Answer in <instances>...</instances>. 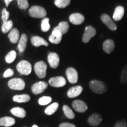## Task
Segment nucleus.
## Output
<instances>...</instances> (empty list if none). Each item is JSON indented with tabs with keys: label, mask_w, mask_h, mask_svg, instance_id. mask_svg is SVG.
<instances>
[{
	"label": "nucleus",
	"mask_w": 127,
	"mask_h": 127,
	"mask_svg": "<svg viewBox=\"0 0 127 127\" xmlns=\"http://www.w3.org/2000/svg\"><path fill=\"white\" fill-rule=\"evenodd\" d=\"M89 86L94 93L102 94L107 91L108 87L104 82L98 80H92L89 83Z\"/></svg>",
	"instance_id": "f257e3e1"
},
{
	"label": "nucleus",
	"mask_w": 127,
	"mask_h": 127,
	"mask_svg": "<svg viewBox=\"0 0 127 127\" xmlns=\"http://www.w3.org/2000/svg\"><path fill=\"white\" fill-rule=\"evenodd\" d=\"M29 14L31 17L36 18H41L47 15V11L43 7L35 5L30 8Z\"/></svg>",
	"instance_id": "f03ea898"
},
{
	"label": "nucleus",
	"mask_w": 127,
	"mask_h": 127,
	"mask_svg": "<svg viewBox=\"0 0 127 127\" xmlns=\"http://www.w3.org/2000/svg\"><path fill=\"white\" fill-rule=\"evenodd\" d=\"M17 69L22 75H28L32 71V65L27 61H21L17 65Z\"/></svg>",
	"instance_id": "7ed1b4c3"
},
{
	"label": "nucleus",
	"mask_w": 127,
	"mask_h": 127,
	"mask_svg": "<svg viewBox=\"0 0 127 127\" xmlns=\"http://www.w3.org/2000/svg\"><path fill=\"white\" fill-rule=\"evenodd\" d=\"M47 64L44 61H38L34 65V71L39 78H44L47 75Z\"/></svg>",
	"instance_id": "20e7f679"
},
{
	"label": "nucleus",
	"mask_w": 127,
	"mask_h": 127,
	"mask_svg": "<svg viewBox=\"0 0 127 127\" xmlns=\"http://www.w3.org/2000/svg\"><path fill=\"white\" fill-rule=\"evenodd\" d=\"M9 88L13 90H23L25 87V83L23 79L21 78H12L8 83Z\"/></svg>",
	"instance_id": "39448f33"
},
{
	"label": "nucleus",
	"mask_w": 127,
	"mask_h": 127,
	"mask_svg": "<svg viewBox=\"0 0 127 127\" xmlns=\"http://www.w3.org/2000/svg\"><path fill=\"white\" fill-rule=\"evenodd\" d=\"M95 35H96V30L91 25L86 27L82 36V42L84 43H88L92 38L94 37Z\"/></svg>",
	"instance_id": "423d86ee"
},
{
	"label": "nucleus",
	"mask_w": 127,
	"mask_h": 127,
	"mask_svg": "<svg viewBox=\"0 0 127 127\" xmlns=\"http://www.w3.org/2000/svg\"><path fill=\"white\" fill-rule=\"evenodd\" d=\"M101 20L108 28L111 31H115L117 29V26L114 21L111 19L109 15L107 14H102L101 15Z\"/></svg>",
	"instance_id": "0eeeda50"
},
{
	"label": "nucleus",
	"mask_w": 127,
	"mask_h": 127,
	"mask_svg": "<svg viewBox=\"0 0 127 127\" xmlns=\"http://www.w3.org/2000/svg\"><path fill=\"white\" fill-rule=\"evenodd\" d=\"M48 87V84L44 81H39L34 84L31 87V91L34 94L38 95L45 91Z\"/></svg>",
	"instance_id": "6e6552de"
},
{
	"label": "nucleus",
	"mask_w": 127,
	"mask_h": 127,
	"mask_svg": "<svg viewBox=\"0 0 127 127\" xmlns=\"http://www.w3.org/2000/svg\"><path fill=\"white\" fill-rule=\"evenodd\" d=\"M65 74L68 81L71 84L77 83L78 79V75L75 68L72 67L68 68L66 70Z\"/></svg>",
	"instance_id": "1a4fd4ad"
},
{
	"label": "nucleus",
	"mask_w": 127,
	"mask_h": 127,
	"mask_svg": "<svg viewBox=\"0 0 127 127\" xmlns=\"http://www.w3.org/2000/svg\"><path fill=\"white\" fill-rule=\"evenodd\" d=\"M72 107L75 111L77 112L83 113L85 112L88 109V106L86 103L81 100L77 99L73 101L72 104Z\"/></svg>",
	"instance_id": "9d476101"
},
{
	"label": "nucleus",
	"mask_w": 127,
	"mask_h": 127,
	"mask_svg": "<svg viewBox=\"0 0 127 127\" xmlns=\"http://www.w3.org/2000/svg\"><path fill=\"white\" fill-rule=\"evenodd\" d=\"M49 84L51 86L60 88L66 85V80L63 77H52L49 80Z\"/></svg>",
	"instance_id": "9b49d317"
},
{
	"label": "nucleus",
	"mask_w": 127,
	"mask_h": 127,
	"mask_svg": "<svg viewBox=\"0 0 127 127\" xmlns=\"http://www.w3.org/2000/svg\"><path fill=\"white\" fill-rule=\"evenodd\" d=\"M48 62L50 66L52 68L58 67L60 63V57L55 52H50L48 55Z\"/></svg>",
	"instance_id": "f8f14e48"
},
{
	"label": "nucleus",
	"mask_w": 127,
	"mask_h": 127,
	"mask_svg": "<svg viewBox=\"0 0 127 127\" xmlns=\"http://www.w3.org/2000/svg\"><path fill=\"white\" fill-rule=\"evenodd\" d=\"M69 20L72 24L80 25L84 23L85 17L80 13H74L69 16Z\"/></svg>",
	"instance_id": "ddd939ff"
},
{
	"label": "nucleus",
	"mask_w": 127,
	"mask_h": 127,
	"mask_svg": "<svg viewBox=\"0 0 127 127\" xmlns=\"http://www.w3.org/2000/svg\"><path fill=\"white\" fill-rule=\"evenodd\" d=\"M63 34L59 31L56 30H53L51 34L49 37V41L52 44H58L61 42Z\"/></svg>",
	"instance_id": "4468645a"
},
{
	"label": "nucleus",
	"mask_w": 127,
	"mask_h": 127,
	"mask_svg": "<svg viewBox=\"0 0 127 127\" xmlns=\"http://www.w3.org/2000/svg\"><path fill=\"white\" fill-rule=\"evenodd\" d=\"M102 117L98 113H94L88 119V123L91 126H97L102 122Z\"/></svg>",
	"instance_id": "2eb2a0df"
},
{
	"label": "nucleus",
	"mask_w": 127,
	"mask_h": 127,
	"mask_svg": "<svg viewBox=\"0 0 127 127\" xmlns=\"http://www.w3.org/2000/svg\"><path fill=\"white\" fill-rule=\"evenodd\" d=\"M82 90H83V88L79 85L71 87L67 92V96L70 98H75L81 94Z\"/></svg>",
	"instance_id": "dca6fc26"
},
{
	"label": "nucleus",
	"mask_w": 127,
	"mask_h": 127,
	"mask_svg": "<svg viewBox=\"0 0 127 127\" xmlns=\"http://www.w3.org/2000/svg\"><path fill=\"white\" fill-rule=\"evenodd\" d=\"M102 48L105 52L107 54H110L114 51L115 49V42L112 39H107L102 44Z\"/></svg>",
	"instance_id": "f3484780"
},
{
	"label": "nucleus",
	"mask_w": 127,
	"mask_h": 127,
	"mask_svg": "<svg viewBox=\"0 0 127 127\" xmlns=\"http://www.w3.org/2000/svg\"><path fill=\"white\" fill-rule=\"evenodd\" d=\"M124 8L123 6H118L115 8L112 18L115 21H119L123 18L124 15Z\"/></svg>",
	"instance_id": "a211bd4d"
},
{
	"label": "nucleus",
	"mask_w": 127,
	"mask_h": 127,
	"mask_svg": "<svg viewBox=\"0 0 127 127\" xmlns=\"http://www.w3.org/2000/svg\"><path fill=\"white\" fill-rule=\"evenodd\" d=\"M31 43L34 47H38L41 45H44L47 47L48 45V43L45 39L38 36H34L31 38Z\"/></svg>",
	"instance_id": "6ab92c4d"
},
{
	"label": "nucleus",
	"mask_w": 127,
	"mask_h": 127,
	"mask_svg": "<svg viewBox=\"0 0 127 127\" xmlns=\"http://www.w3.org/2000/svg\"><path fill=\"white\" fill-rule=\"evenodd\" d=\"M15 119L11 117H4L0 118V126L10 127L15 124Z\"/></svg>",
	"instance_id": "aec40b11"
},
{
	"label": "nucleus",
	"mask_w": 127,
	"mask_h": 127,
	"mask_svg": "<svg viewBox=\"0 0 127 127\" xmlns=\"http://www.w3.org/2000/svg\"><path fill=\"white\" fill-rule=\"evenodd\" d=\"M27 40L28 37L27 35L25 34H22L20 39H19L18 44V48L20 52H23L25 51L27 47Z\"/></svg>",
	"instance_id": "412c9836"
},
{
	"label": "nucleus",
	"mask_w": 127,
	"mask_h": 127,
	"mask_svg": "<svg viewBox=\"0 0 127 127\" xmlns=\"http://www.w3.org/2000/svg\"><path fill=\"white\" fill-rule=\"evenodd\" d=\"M8 38L11 42L13 44H16L20 39V32L16 28H13L9 32L8 34Z\"/></svg>",
	"instance_id": "4be33fe9"
},
{
	"label": "nucleus",
	"mask_w": 127,
	"mask_h": 127,
	"mask_svg": "<svg viewBox=\"0 0 127 127\" xmlns=\"http://www.w3.org/2000/svg\"><path fill=\"white\" fill-rule=\"evenodd\" d=\"M10 112L13 115L20 118H25L26 116V111L20 107H14L11 109Z\"/></svg>",
	"instance_id": "5701e85b"
},
{
	"label": "nucleus",
	"mask_w": 127,
	"mask_h": 127,
	"mask_svg": "<svg viewBox=\"0 0 127 127\" xmlns=\"http://www.w3.org/2000/svg\"><path fill=\"white\" fill-rule=\"evenodd\" d=\"M12 100L15 102L24 103L27 102L30 100V96L28 94L16 95L12 98Z\"/></svg>",
	"instance_id": "b1692460"
},
{
	"label": "nucleus",
	"mask_w": 127,
	"mask_h": 127,
	"mask_svg": "<svg viewBox=\"0 0 127 127\" xmlns=\"http://www.w3.org/2000/svg\"><path fill=\"white\" fill-rule=\"evenodd\" d=\"M69 24H68L67 22L62 21L58 25V26H57L56 27L54 28V30H58L62 34L64 35L67 32L68 30H69Z\"/></svg>",
	"instance_id": "393cba45"
},
{
	"label": "nucleus",
	"mask_w": 127,
	"mask_h": 127,
	"mask_svg": "<svg viewBox=\"0 0 127 127\" xmlns=\"http://www.w3.org/2000/svg\"><path fill=\"white\" fill-rule=\"evenodd\" d=\"M58 107H59V104L58 102L52 103L45 109V114L48 115H51L56 112Z\"/></svg>",
	"instance_id": "a878e982"
},
{
	"label": "nucleus",
	"mask_w": 127,
	"mask_h": 127,
	"mask_svg": "<svg viewBox=\"0 0 127 127\" xmlns=\"http://www.w3.org/2000/svg\"><path fill=\"white\" fill-rule=\"evenodd\" d=\"M63 109L65 115L66 116V118L70 120H72L75 118V114L74 113L72 109L68 107L66 105H64L63 107Z\"/></svg>",
	"instance_id": "bb28decb"
},
{
	"label": "nucleus",
	"mask_w": 127,
	"mask_h": 127,
	"mask_svg": "<svg viewBox=\"0 0 127 127\" xmlns=\"http://www.w3.org/2000/svg\"><path fill=\"white\" fill-rule=\"evenodd\" d=\"M12 27H13V23H12V21L9 20L6 23H4L3 24L2 28H1L2 32L5 34V33H7L9 31H11Z\"/></svg>",
	"instance_id": "cd10ccee"
},
{
	"label": "nucleus",
	"mask_w": 127,
	"mask_h": 127,
	"mask_svg": "<svg viewBox=\"0 0 127 127\" xmlns=\"http://www.w3.org/2000/svg\"><path fill=\"white\" fill-rule=\"evenodd\" d=\"M71 0H55L54 4L57 7L64 8L68 6L70 4Z\"/></svg>",
	"instance_id": "c85d7f7f"
},
{
	"label": "nucleus",
	"mask_w": 127,
	"mask_h": 127,
	"mask_svg": "<svg viewBox=\"0 0 127 127\" xmlns=\"http://www.w3.org/2000/svg\"><path fill=\"white\" fill-rule=\"evenodd\" d=\"M49 21H50V20L48 18H44L42 20L41 28V30L43 32H47L50 30L51 26L50 23H49Z\"/></svg>",
	"instance_id": "c756f323"
},
{
	"label": "nucleus",
	"mask_w": 127,
	"mask_h": 127,
	"mask_svg": "<svg viewBox=\"0 0 127 127\" xmlns=\"http://www.w3.org/2000/svg\"><path fill=\"white\" fill-rule=\"evenodd\" d=\"M16 57H17V52L15 51H11L6 55L5 61L8 64L12 63L15 61Z\"/></svg>",
	"instance_id": "7c9ffc66"
},
{
	"label": "nucleus",
	"mask_w": 127,
	"mask_h": 127,
	"mask_svg": "<svg viewBox=\"0 0 127 127\" xmlns=\"http://www.w3.org/2000/svg\"><path fill=\"white\" fill-rule=\"evenodd\" d=\"M120 81L122 84H127V65L124 66L120 76Z\"/></svg>",
	"instance_id": "2f4dec72"
},
{
	"label": "nucleus",
	"mask_w": 127,
	"mask_h": 127,
	"mask_svg": "<svg viewBox=\"0 0 127 127\" xmlns=\"http://www.w3.org/2000/svg\"><path fill=\"white\" fill-rule=\"evenodd\" d=\"M52 98L51 96H44L38 99V104L40 105H46L51 102Z\"/></svg>",
	"instance_id": "473e14b6"
},
{
	"label": "nucleus",
	"mask_w": 127,
	"mask_h": 127,
	"mask_svg": "<svg viewBox=\"0 0 127 127\" xmlns=\"http://www.w3.org/2000/svg\"><path fill=\"white\" fill-rule=\"evenodd\" d=\"M19 8L21 9H25L29 7L28 0H17Z\"/></svg>",
	"instance_id": "72a5a7b5"
},
{
	"label": "nucleus",
	"mask_w": 127,
	"mask_h": 127,
	"mask_svg": "<svg viewBox=\"0 0 127 127\" xmlns=\"http://www.w3.org/2000/svg\"><path fill=\"white\" fill-rule=\"evenodd\" d=\"M9 17V12L7 11L6 8H4L2 11V20L3 23H6V22L8 21V20Z\"/></svg>",
	"instance_id": "f704fd0d"
},
{
	"label": "nucleus",
	"mask_w": 127,
	"mask_h": 127,
	"mask_svg": "<svg viewBox=\"0 0 127 127\" xmlns=\"http://www.w3.org/2000/svg\"><path fill=\"white\" fill-rule=\"evenodd\" d=\"M114 127H127V124L126 121L124 120H119L117 122Z\"/></svg>",
	"instance_id": "c9c22d12"
},
{
	"label": "nucleus",
	"mask_w": 127,
	"mask_h": 127,
	"mask_svg": "<svg viewBox=\"0 0 127 127\" xmlns=\"http://www.w3.org/2000/svg\"><path fill=\"white\" fill-rule=\"evenodd\" d=\"M14 71L12 70V69H10V68H9V69H8L5 71L4 73V78H8V77H12V76L14 75Z\"/></svg>",
	"instance_id": "e433bc0d"
},
{
	"label": "nucleus",
	"mask_w": 127,
	"mask_h": 127,
	"mask_svg": "<svg viewBox=\"0 0 127 127\" xmlns=\"http://www.w3.org/2000/svg\"><path fill=\"white\" fill-rule=\"evenodd\" d=\"M59 127H76L74 124L69 123H64L60 125Z\"/></svg>",
	"instance_id": "4c0bfd02"
},
{
	"label": "nucleus",
	"mask_w": 127,
	"mask_h": 127,
	"mask_svg": "<svg viewBox=\"0 0 127 127\" xmlns=\"http://www.w3.org/2000/svg\"><path fill=\"white\" fill-rule=\"evenodd\" d=\"M12 1H13V0H4L5 1V5L6 7H8V6L9 5V4Z\"/></svg>",
	"instance_id": "58836bf2"
},
{
	"label": "nucleus",
	"mask_w": 127,
	"mask_h": 127,
	"mask_svg": "<svg viewBox=\"0 0 127 127\" xmlns=\"http://www.w3.org/2000/svg\"><path fill=\"white\" fill-rule=\"evenodd\" d=\"M32 127H39L38 126V125H33Z\"/></svg>",
	"instance_id": "ea45409f"
}]
</instances>
